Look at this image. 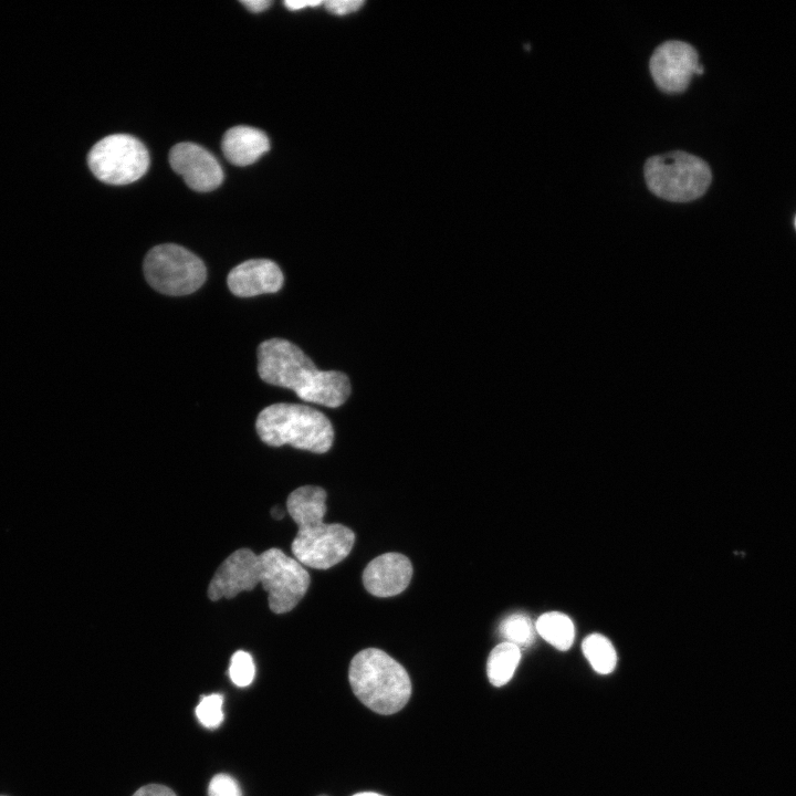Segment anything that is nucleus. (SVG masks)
I'll return each instance as SVG.
<instances>
[{
  "instance_id": "f257e3e1",
  "label": "nucleus",
  "mask_w": 796,
  "mask_h": 796,
  "mask_svg": "<svg viewBox=\"0 0 796 796\" xmlns=\"http://www.w3.org/2000/svg\"><path fill=\"white\" fill-rule=\"evenodd\" d=\"M258 373L270 385L293 390L304 401L335 408L350 395L342 371L320 370L304 352L284 338H269L258 347Z\"/></svg>"
},
{
  "instance_id": "f03ea898",
  "label": "nucleus",
  "mask_w": 796,
  "mask_h": 796,
  "mask_svg": "<svg viewBox=\"0 0 796 796\" xmlns=\"http://www.w3.org/2000/svg\"><path fill=\"white\" fill-rule=\"evenodd\" d=\"M326 496L323 488L304 485L292 491L286 500L287 513L298 526L291 544L292 554L302 565L316 569L341 563L355 543L349 527L324 523Z\"/></svg>"
},
{
  "instance_id": "7ed1b4c3",
  "label": "nucleus",
  "mask_w": 796,
  "mask_h": 796,
  "mask_svg": "<svg viewBox=\"0 0 796 796\" xmlns=\"http://www.w3.org/2000/svg\"><path fill=\"white\" fill-rule=\"evenodd\" d=\"M237 578L242 591H250L261 584L274 614L292 610L306 594L311 582L303 565L276 547L259 555L243 548L238 561Z\"/></svg>"
},
{
  "instance_id": "20e7f679",
  "label": "nucleus",
  "mask_w": 796,
  "mask_h": 796,
  "mask_svg": "<svg viewBox=\"0 0 796 796\" xmlns=\"http://www.w3.org/2000/svg\"><path fill=\"white\" fill-rule=\"evenodd\" d=\"M348 680L357 699L383 715L400 711L411 695V681L406 669L377 648H367L354 656Z\"/></svg>"
},
{
  "instance_id": "39448f33",
  "label": "nucleus",
  "mask_w": 796,
  "mask_h": 796,
  "mask_svg": "<svg viewBox=\"0 0 796 796\" xmlns=\"http://www.w3.org/2000/svg\"><path fill=\"white\" fill-rule=\"evenodd\" d=\"M256 433L270 447L290 444L314 453L327 452L334 440L328 418L317 409L279 402L260 411L255 421Z\"/></svg>"
},
{
  "instance_id": "423d86ee",
  "label": "nucleus",
  "mask_w": 796,
  "mask_h": 796,
  "mask_svg": "<svg viewBox=\"0 0 796 796\" xmlns=\"http://www.w3.org/2000/svg\"><path fill=\"white\" fill-rule=\"evenodd\" d=\"M643 174L648 189L671 202H689L700 198L712 181L709 165L683 150L649 157Z\"/></svg>"
},
{
  "instance_id": "0eeeda50",
  "label": "nucleus",
  "mask_w": 796,
  "mask_h": 796,
  "mask_svg": "<svg viewBox=\"0 0 796 796\" xmlns=\"http://www.w3.org/2000/svg\"><path fill=\"white\" fill-rule=\"evenodd\" d=\"M147 283L157 292L182 296L196 292L207 279L205 263L186 248L165 243L150 249L143 264Z\"/></svg>"
},
{
  "instance_id": "6e6552de",
  "label": "nucleus",
  "mask_w": 796,
  "mask_h": 796,
  "mask_svg": "<svg viewBox=\"0 0 796 796\" xmlns=\"http://www.w3.org/2000/svg\"><path fill=\"white\" fill-rule=\"evenodd\" d=\"M87 163L100 180L111 185H127L145 175L149 166V155L137 138L114 134L92 147Z\"/></svg>"
},
{
  "instance_id": "1a4fd4ad",
  "label": "nucleus",
  "mask_w": 796,
  "mask_h": 796,
  "mask_svg": "<svg viewBox=\"0 0 796 796\" xmlns=\"http://www.w3.org/2000/svg\"><path fill=\"white\" fill-rule=\"evenodd\" d=\"M649 70L654 84L667 94L684 92L693 74L704 73L703 65L699 64L696 50L678 40L666 41L654 49Z\"/></svg>"
},
{
  "instance_id": "9d476101",
  "label": "nucleus",
  "mask_w": 796,
  "mask_h": 796,
  "mask_svg": "<svg viewBox=\"0 0 796 796\" xmlns=\"http://www.w3.org/2000/svg\"><path fill=\"white\" fill-rule=\"evenodd\" d=\"M169 163L196 191H211L223 180V171L218 160L207 149L193 143L175 145L169 153Z\"/></svg>"
},
{
  "instance_id": "9b49d317",
  "label": "nucleus",
  "mask_w": 796,
  "mask_h": 796,
  "mask_svg": "<svg viewBox=\"0 0 796 796\" xmlns=\"http://www.w3.org/2000/svg\"><path fill=\"white\" fill-rule=\"evenodd\" d=\"M412 577L410 559L400 553H386L371 559L363 572L366 590L376 597L402 593Z\"/></svg>"
},
{
  "instance_id": "f8f14e48",
  "label": "nucleus",
  "mask_w": 796,
  "mask_h": 796,
  "mask_svg": "<svg viewBox=\"0 0 796 796\" xmlns=\"http://www.w3.org/2000/svg\"><path fill=\"white\" fill-rule=\"evenodd\" d=\"M280 266L269 259H250L235 265L228 274L227 284L232 294L252 297L275 293L283 286Z\"/></svg>"
},
{
  "instance_id": "ddd939ff",
  "label": "nucleus",
  "mask_w": 796,
  "mask_h": 796,
  "mask_svg": "<svg viewBox=\"0 0 796 796\" xmlns=\"http://www.w3.org/2000/svg\"><path fill=\"white\" fill-rule=\"evenodd\" d=\"M221 146L230 163L235 166H248L269 150L270 143L268 136L260 129L234 126L226 132Z\"/></svg>"
},
{
  "instance_id": "4468645a",
  "label": "nucleus",
  "mask_w": 796,
  "mask_h": 796,
  "mask_svg": "<svg viewBox=\"0 0 796 796\" xmlns=\"http://www.w3.org/2000/svg\"><path fill=\"white\" fill-rule=\"evenodd\" d=\"M536 632L548 643L561 651L568 650L575 637L572 619L558 611L543 614L535 622Z\"/></svg>"
},
{
  "instance_id": "2eb2a0df",
  "label": "nucleus",
  "mask_w": 796,
  "mask_h": 796,
  "mask_svg": "<svg viewBox=\"0 0 796 796\" xmlns=\"http://www.w3.org/2000/svg\"><path fill=\"white\" fill-rule=\"evenodd\" d=\"M521 660V648L511 642H501L489 654L486 674L494 687L506 684L513 677Z\"/></svg>"
},
{
  "instance_id": "dca6fc26",
  "label": "nucleus",
  "mask_w": 796,
  "mask_h": 796,
  "mask_svg": "<svg viewBox=\"0 0 796 796\" xmlns=\"http://www.w3.org/2000/svg\"><path fill=\"white\" fill-rule=\"evenodd\" d=\"M582 649L596 672L608 674L614 671L617 664V653L608 638L600 633H591L584 639Z\"/></svg>"
},
{
  "instance_id": "f3484780",
  "label": "nucleus",
  "mask_w": 796,
  "mask_h": 796,
  "mask_svg": "<svg viewBox=\"0 0 796 796\" xmlns=\"http://www.w3.org/2000/svg\"><path fill=\"white\" fill-rule=\"evenodd\" d=\"M501 636L506 642L519 648L530 646L535 637V625L524 614H512L502 620L499 627Z\"/></svg>"
},
{
  "instance_id": "a211bd4d",
  "label": "nucleus",
  "mask_w": 796,
  "mask_h": 796,
  "mask_svg": "<svg viewBox=\"0 0 796 796\" xmlns=\"http://www.w3.org/2000/svg\"><path fill=\"white\" fill-rule=\"evenodd\" d=\"M223 696L219 693L203 695L196 706L198 721L207 729H217L223 721Z\"/></svg>"
},
{
  "instance_id": "6ab92c4d",
  "label": "nucleus",
  "mask_w": 796,
  "mask_h": 796,
  "mask_svg": "<svg viewBox=\"0 0 796 796\" xmlns=\"http://www.w3.org/2000/svg\"><path fill=\"white\" fill-rule=\"evenodd\" d=\"M255 675L252 657L242 650L235 651L230 660L229 677L238 687L249 685Z\"/></svg>"
},
{
  "instance_id": "aec40b11",
  "label": "nucleus",
  "mask_w": 796,
  "mask_h": 796,
  "mask_svg": "<svg viewBox=\"0 0 796 796\" xmlns=\"http://www.w3.org/2000/svg\"><path fill=\"white\" fill-rule=\"evenodd\" d=\"M208 796H242L238 782L228 774L214 775L208 786Z\"/></svg>"
},
{
  "instance_id": "412c9836",
  "label": "nucleus",
  "mask_w": 796,
  "mask_h": 796,
  "mask_svg": "<svg viewBox=\"0 0 796 796\" xmlns=\"http://www.w3.org/2000/svg\"><path fill=\"white\" fill-rule=\"evenodd\" d=\"M326 9L337 15H344L357 11L363 4L362 0H329L324 2Z\"/></svg>"
},
{
  "instance_id": "4be33fe9",
  "label": "nucleus",
  "mask_w": 796,
  "mask_h": 796,
  "mask_svg": "<svg viewBox=\"0 0 796 796\" xmlns=\"http://www.w3.org/2000/svg\"><path fill=\"white\" fill-rule=\"evenodd\" d=\"M132 796H177L175 792L159 784H149L138 788Z\"/></svg>"
},
{
  "instance_id": "5701e85b",
  "label": "nucleus",
  "mask_w": 796,
  "mask_h": 796,
  "mask_svg": "<svg viewBox=\"0 0 796 796\" xmlns=\"http://www.w3.org/2000/svg\"><path fill=\"white\" fill-rule=\"evenodd\" d=\"M241 2L252 12H261L272 3L270 0H242Z\"/></svg>"
},
{
  "instance_id": "b1692460",
  "label": "nucleus",
  "mask_w": 796,
  "mask_h": 796,
  "mask_svg": "<svg viewBox=\"0 0 796 796\" xmlns=\"http://www.w3.org/2000/svg\"><path fill=\"white\" fill-rule=\"evenodd\" d=\"M322 3H323V1H311V0H289V1L284 2V4L290 10H298V9H303L304 7H307V6L313 7V6H318Z\"/></svg>"
},
{
  "instance_id": "393cba45",
  "label": "nucleus",
  "mask_w": 796,
  "mask_h": 796,
  "mask_svg": "<svg viewBox=\"0 0 796 796\" xmlns=\"http://www.w3.org/2000/svg\"><path fill=\"white\" fill-rule=\"evenodd\" d=\"M272 516L276 520H281L284 516V512L279 506H275L272 509Z\"/></svg>"
},
{
  "instance_id": "a878e982",
  "label": "nucleus",
  "mask_w": 796,
  "mask_h": 796,
  "mask_svg": "<svg viewBox=\"0 0 796 796\" xmlns=\"http://www.w3.org/2000/svg\"><path fill=\"white\" fill-rule=\"evenodd\" d=\"M353 796H384V795L375 793V792H360Z\"/></svg>"
},
{
  "instance_id": "bb28decb",
  "label": "nucleus",
  "mask_w": 796,
  "mask_h": 796,
  "mask_svg": "<svg viewBox=\"0 0 796 796\" xmlns=\"http://www.w3.org/2000/svg\"><path fill=\"white\" fill-rule=\"evenodd\" d=\"M795 227H796V218H795Z\"/></svg>"
},
{
  "instance_id": "cd10ccee",
  "label": "nucleus",
  "mask_w": 796,
  "mask_h": 796,
  "mask_svg": "<svg viewBox=\"0 0 796 796\" xmlns=\"http://www.w3.org/2000/svg\"><path fill=\"white\" fill-rule=\"evenodd\" d=\"M320 796H327V795H320Z\"/></svg>"
},
{
  "instance_id": "c85d7f7f",
  "label": "nucleus",
  "mask_w": 796,
  "mask_h": 796,
  "mask_svg": "<svg viewBox=\"0 0 796 796\" xmlns=\"http://www.w3.org/2000/svg\"><path fill=\"white\" fill-rule=\"evenodd\" d=\"M0 796H6V795H0Z\"/></svg>"
}]
</instances>
